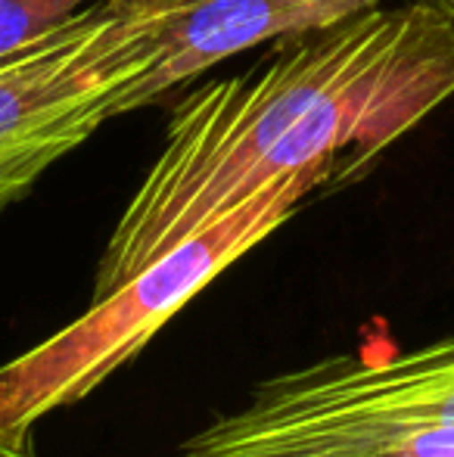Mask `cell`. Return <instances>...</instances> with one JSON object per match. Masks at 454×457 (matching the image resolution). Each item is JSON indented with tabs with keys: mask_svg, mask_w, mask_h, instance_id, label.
Returning <instances> with one entry per match:
<instances>
[{
	"mask_svg": "<svg viewBox=\"0 0 454 457\" xmlns=\"http://www.w3.org/2000/svg\"><path fill=\"white\" fill-rule=\"evenodd\" d=\"M94 0H0V56L41 37Z\"/></svg>",
	"mask_w": 454,
	"mask_h": 457,
	"instance_id": "6",
	"label": "cell"
},
{
	"mask_svg": "<svg viewBox=\"0 0 454 457\" xmlns=\"http://www.w3.org/2000/svg\"><path fill=\"white\" fill-rule=\"evenodd\" d=\"M169 0H94L0 56V215L91 140L156 62Z\"/></svg>",
	"mask_w": 454,
	"mask_h": 457,
	"instance_id": "4",
	"label": "cell"
},
{
	"mask_svg": "<svg viewBox=\"0 0 454 457\" xmlns=\"http://www.w3.org/2000/svg\"><path fill=\"white\" fill-rule=\"evenodd\" d=\"M321 187H327V178L318 171L268 184L206 230L150 262L110 295L91 302L60 333L0 364V436L29 439L37 420L100 389L187 302L268 240Z\"/></svg>",
	"mask_w": 454,
	"mask_h": 457,
	"instance_id": "3",
	"label": "cell"
},
{
	"mask_svg": "<svg viewBox=\"0 0 454 457\" xmlns=\"http://www.w3.org/2000/svg\"><path fill=\"white\" fill-rule=\"evenodd\" d=\"M380 4L389 0H169L156 31V62L121 96V115L156 106L230 56Z\"/></svg>",
	"mask_w": 454,
	"mask_h": 457,
	"instance_id": "5",
	"label": "cell"
},
{
	"mask_svg": "<svg viewBox=\"0 0 454 457\" xmlns=\"http://www.w3.org/2000/svg\"><path fill=\"white\" fill-rule=\"evenodd\" d=\"M181 457H454V337L334 355L252 389Z\"/></svg>",
	"mask_w": 454,
	"mask_h": 457,
	"instance_id": "2",
	"label": "cell"
},
{
	"mask_svg": "<svg viewBox=\"0 0 454 457\" xmlns=\"http://www.w3.org/2000/svg\"><path fill=\"white\" fill-rule=\"evenodd\" d=\"M0 457H37L29 439H10L0 436Z\"/></svg>",
	"mask_w": 454,
	"mask_h": 457,
	"instance_id": "7",
	"label": "cell"
},
{
	"mask_svg": "<svg viewBox=\"0 0 454 457\" xmlns=\"http://www.w3.org/2000/svg\"><path fill=\"white\" fill-rule=\"evenodd\" d=\"M454 96V22L411 0L277 37L227 79L190 87L115 221L91 302L284 178L351 181Z\"/></svg>",
	"mask_w": 454,
	"mask_h": 457,
	"instance_id": "1",
	"label": "cell"
},
{
	"mask_svg": "<svg viewBox=\"0 0 454 457\" xmlns=\"http://www.w3.org/2000/svg\"><path fill=\"white\" fill-rule=\"evenodd\" d=\"M426 4H433V6H439V10L445 12V16L454 22V0H426Z\"/></svg>",
	"mask_w": 454,
	"mask_h": 457,
	"instance_id": "8",
	"label": "cell"
}]
</instances>
